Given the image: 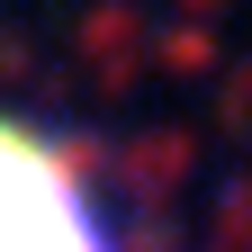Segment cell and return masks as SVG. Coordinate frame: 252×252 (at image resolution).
<instances>
[{
	"label": "cell",
	"instance_id": "1",
	"mask_svg": "<svg viewBox=\"0 0 252 252\" xmlns=\"http://www.w3.org/2000/svg\"><path fill=\"white\" fill-rule=\"evenodd\" d=\"M0 252H126L72 144L18 108H0Z\"/></svg>",
	"mask_w": 252,
	"mask_h": 252
}]
</instances>
